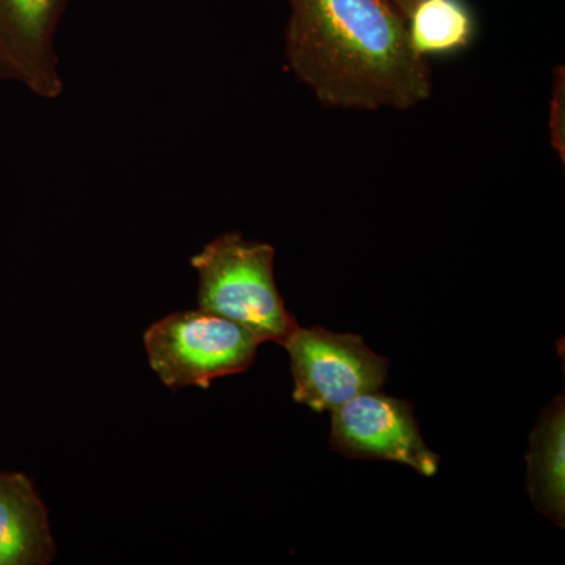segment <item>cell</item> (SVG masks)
Here are the masks:
<instances>
[{"label":"cell","instance_id":"cell-5","mask_svg":"<svg viewBox=\"0 0 565 565\" xmlns=\"http://www.w3.org/2000/svg\"><path fill=\"white\" fill-rule=\"evenodd\" d=\"M330 444L352 459L390 460L419 475H437L440 457L427 448L411 403L363 393L332 412Z\"/></svg>","mask_w":565,"mask_h":565},{"label":"cell","instance_id":"cell-2","mask_svg":"<svg viewBox=\"0 0 565 565\" xmlns=\"http://www.w3.org/2000/svg\"><path fill=\"white\" fill-rule=\"evenodd\" d=\"M274 263L270 244L241 233L215 237L191 258L199 274V310L239 323L263 343H285L297 322L278 291Z\"/></svg>","mask_w":565,"mask_h":565},{"label":"cell","instance_id":"cell-8","mask_svg":"<svg viewBox=\"0 0 565 565\" xmlns=\"http://www.w3.org/2000/svg\"><path fill=\"white\" fill-rule=\"evenodd\" d=\"M527 455V492L537 511L557 526L565 515V405L557 396L542 412L531 434Z\"/></svg>","mask_w":565,"mask_h":565},{"label":"cell","instance_id":"cell-7","mask_svg":"<svg viewBox=\"0 0 565 565\" xmlns=\"http://www.w3.org/2000/svg\"><path fill=\"white\" fill-rule=\"evenodd\" d=\"M54 556L50 514L31 478L0 471V565H46Z\"/></svg>","mask_w":565,"mask_h":565},{"label":"cell","instance_id":"cell-9","mask_svg":"<svg viewBox=\"0 0 565 565\" xmlns=\"http://www.w3.org/2000/svg\"><path fill=\"white\" fill-rule=\"evenodd\" d=\"M408 39L419 57H445L471 46L476 25L462 0H419L407 18Z\"/></svg>","mask_w":565,"mask_h":565},{"label":"cell","instance_id":"cell-3","mask_svg":"<svg viewBox=\"0 0 565 565\" xmlns=\"http://www.w3.org/2000/svg\"><path fill=\"white\" fill-rule=\"evenodd\" d=\"M151 370L169 388H210L214 379L245 373L263 341L239 323L203 310L178 311L143 334Z\"/></svg>","mask_w":565,"mask_h":565},{"label":"cell","instance_id":"cell-6","mask_svg":"<svg viewBox=\"0 0 565 565\" xmlns=\"http://www.w3.org/2000/svg\"><path fill=\"white\" fill-rule=\"evenodd\" d=\"M68 0H0V79L55 99L63 82L55 31Z\"/></svg>","mask_w":565,"mask_h":565},{"label":"cell","instance_id":"cell-11","mask_svg":"<svg viewBox=\"0 0 565 565\" xmlns=\"http://www.w3.org/2000/svg\"><path fill=\"white\" fill-rule=\"evenodd\" d=\"M390 2H392L393 6L396 7L397 11H399L405 20H407L408 14L412 13V10L415 9V6L419 0H390Z\"/></svg>","mask_w":565,"mask_h":565},{"label":"cell","instance_id":"cell-10","mask_svg":"<svg viewBox=\"0 0 565 565\" xmlns=\"http://www.w3.org/2000/svg\"><path fill=\"white\" fill-rule=\"evenodd\" d=\"M550 140L565 166V68L556 66L553 73V95L550 102Z\"/></svg>","mask_w":565,"mask_h":565},{"label":"cell","instance_id":"cell-4","mask_svg":"<svg viewBox=\"0 0 565 565\" xmlns=\"http://www.w3.org/2000/svg\"><path fill=\"white\" fill-rule=\"evenodd\" d=\"M281 345L291 356L294 401L315 412H333L360 394L379 392L388 377V360L360 334L297 326Z\"/></svg>","mask_w":565,"mask_h":565},{"label":"cell","instance_id":"cell-1","mask_svg":"<svg viewBox=\"0 0 565 565\" xmlns=\"http://www.w3.org/2000/svg\"><path fill=\"white\" fill-rule=\"evenodd\" d=\"M286 2V65L323 107L407 111L429 102L430 63L390 0Z\"/></svg>","mask_w":565,"mask_h":565}]
</instances>
